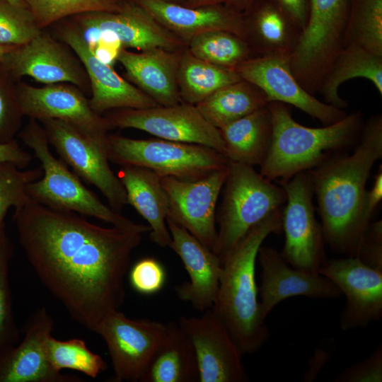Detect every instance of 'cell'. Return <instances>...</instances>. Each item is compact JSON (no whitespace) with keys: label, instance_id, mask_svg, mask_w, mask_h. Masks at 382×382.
<instances>
[{"label":"cell","instance_id":"obj_1","mask_svg":"<svg viewBox=\"0 0 382 382\" xmlns=\"http://www.w3.org/2000/svg\"><path fill=\"white\" fill-rule=\"evenodd\" d=\"M19 243L43 285L92 332L125 299V278L143 233L95 224L30 198L14 208Z\"/></svg>","mask_w":382,"mask_h":382},{"label":"cell","instance_id":"obj_2","mask_svg":"<svg viewBox=\"0 0 382 382\" xmlns=\"http://www.w3.org/2000/svg\"><path fill=\"white\" fill-rule=\"evenodd\" d=\"M352 154H335L308 170L318 203L325 244L337 253L354 257L369 222L364 213L366 185L382 157V116L363 125Z\"/></svg>","mask_w":382,"mask_h":382},{"label":"cell","instance_id":"obj_3","mask_svg":"<svg viewBox=\"0 0 382 382\" xmlns=\"http://www.w3.org/2000/svg\"><path fill=\"white\" fill-rule=\"evenodd\" d=\"M282 208L251 228L221 261L219 288L212 310L243 354L257 352L270 336L261 312L255 262L266 238L282 232Z\"/></svg>","mask_w":382,"mask_h":382},{"label":"cell","instance_id":"obj_4","mask_svg":"<svg viewBox=\"0 0 382 382\" xmlns=\"http://www.w3.org/2000/svg\"><path fill=\"white\" fill-rule=\"evenodd\" d=\"M272 139L260 173L269 180L284 182L296 174L308 171L339 154L359 137L361 113L346 115L339 121L322 127L299 124L288 105L270 102Z\"/></svg>","mask_w":382,"mask_h":382},{"label":"cell","instance_id":"obj_5","mask_svg":"<svg viewBox=\"0 0 382 382\" xmlns=\"http://www.w3.org/2000/svg\"><path fill=\"white\" fill-rule=\"evenodd\" d=\"M18 135L33 150L42 170V177L27 185L26 192L31 199L50 208L95 217L121 229L150 232L149 225L134 223L105 205L64 162L54 157L37 120L29 118Z\"/></svg>","mask_w":382,"mask_h":382},{"label":"cell","instance_id":"obj_6","mask_svg":"<svg viewBox=\"0 0 382 382\" xmlns=\"http://www.w3.org/2000/svg\"><path fill=\"white\" fill-rule=\"evenodd\" d=\"M216 216L219 224L212 251L221 262L248 231L267 216L284 207L286 193L253 166L230 162Z\"/></svg>","mask_w":382,"mask_h":382},{"label":"cell","instance_id":"obj_7","mask_svg":"<svg viewBox=\"0 0 382 382\" xmlns=\"http://www.w3.org/2000/svg\"><path fill=\"white\" fill-rule=\"evenodd\" d=\"M108 158L121 166L142 167L161 176L185 180L203 178L229 163L223 154L199 144L110 134Z\"/></svg>","mask_w":382,"mask_h":382},{"label":"cell","instance_id":"obj_8","mask_svg":"<svg viewBox=\"0 0 382 382\" xmlns=\"http://www.w3.org/2000/svg\"><path fill=\"white\" fill-rule=\"evenodd\" d=\"M307 23L291 54V68L301 86L311 94L321 82L344 37L351 0H308Z\"/></svg>","mask_w":382,"mask_h":382},{"label":"cell","instance_id":"obj_9","mask_svg":"<svg viewBox=\"0 0 382 382\" xmlns=\"http://www.w3.org/2000/svg\"><path fill=\"white\" fill-rule=\"evenodd\" d=\"M286 193L282 211V228L285 235L280 252L293 267L318 272L325 262V240L315 215L313 190L307 171L279 182Z\"/></svg>","mask_w":382,"mask_h":382},{"label":"cell","instance_id":"obj_10","mask_svg":"<svg viewBox=\"0 0 382 382\" xmlns=\"http://www.w3.org/2000/svg\"><path fill=\"white\" fill-rule=\"evenodd\" d=\"M38 122L61 160L81 179L95 186L109 207L121 214L127 204L126 192L110 166L108 146L96 141L66 122L55 119Z\"/></svg>","mask_w":382,"mask_h":382},{"label":"cell","instance_id":"obj_11","mask_svg":"<svg viewBox=\"0 0 382 382\" xmlns=\"http://www.w3.org/2000/svg\"><path fill=\"white\" fill-rule=\"evenodd\" d=\"M72 23L88 43L103 39L118 41L123 48L139 51H179L185 42L133 0L125 1L117 11L77 15Z\"/></svg>","mask_w":382,"mask_h":382},{"label":"cell","instance_id":"obj_12","mask_svg":"<svg viewBox=\"0 0 382 382\" xmlns=\"http://www.w3.org/2000/svg\"><path fill=\"white\" fill-rule=\"evenodd\" d=\"M104 117L113 128L137 129L162 139L208 146L225 155L219 129L207 122L195 105L117 109Z\"/></svg>","mask_w":382,"mask_h":382},{"label":"cell","instance_id":"obj_13","mask_svg":"<svg viewBox=\"0 0 382 382\" xmlns=\"http://www.w3.org/2000/svg\"><path fill=\"white\" fill-rule=\"evenodd\" d=\"M18 103L23 115L37 121L55 119L66 122L96 141L108 146V120L95 112L81 89L71 83L35 87L16 84Z\"/></svg>","mask_w":382,"mask_h":382},{"label":"cell","instance_id":"obj_14","mask_svg":"<svg viewBox=\"0 0 382 382\" xmlns=\"http://www.w3.org/2000/svg\"><path fill=\"white\" fill-rule=\"evenodd\" d=\"M164 328V323L132 319L119 309L102 320L95 332L107 345L113 381L140 382Z\"/></svg>","mask_w":382,"mask_h":382},{"label":"cell","instance_id":"obj_15","mask_svg":"<svg viewBox=\"0 0 382 382\" xmlns=\"http://www.w3.org/2000/svg\"><path fill=\"white\" fill-rule=\"evenodd\" d=\"M228 171V164L195 180L161 177L168 202L167 217L212 250L217 238L216 204Z\"/></svg>","mask_w":382,"mask_h":382},{"label":"cell","instance_id":"obj_16","mask_svg":"<svg viewBox=\"0 0 382 382\" xmlns=\"http://www.w3.org/2000/svg\"><path fill=\"white\" fill-rule=\"evenodd\" d=\"M291 54H276L252 57L235 68L243 80L258 87L270 102L293 105L324 126L335 123L347 113L322 102L306 91L291 68Z\"/></svg>","mask_w":382,"mask_h":382},{"label":"cell","instance_id":"obj_17","mask_svg":"<svg viewBox=\"0 0 382 382\" xmlns=\"http://www.w3.org/2000/svg\"><path fill=\"white\" fill-rule=\"evenodd\" d=\"M178 323L195 349L199 382H247L243 353L212 308L199 317L180 316Z\"/></svg>","mask_w":382,"mask_h":382},{"label":"cell","instance_id":"obj_18","mask_svg":"<svg viewBox=\"0 0 382 382\" xmlns=\"http://www.w3.org/2000/svg\"><path fill=\"white\" fill-rule=\"evenodd\" d=\"M0 64L17 81L30 76L45 85L67 83L80 89L90 85L86 70L73 50L43 31L26 44L15 47Z\"/></svg>","mask_w":382,"mask_h":382},{"label":"cell","instance_id":"obj_19","mask_svg":"<svg viewBox=\"0 0 382 382\" xmlns=\"http://www.w3.org/2000/svg\"><path fill=\"white\" fill-rule=\"evenodd\" d=\"M318 272L329 278L346 298L339 323L342 330L364 328L382 318V270L356 257L326 260Z\"/></svg>","mask_w":382,"mask_h":382},{"label":"cell","instance_id":"obj_20","mask_svg":"<svg viewBox=\"0 0 382 382\" xmlns=\"http://www.w3.org/2000/svg\"><path fill=\"white\" fill-rule=\"evenodd\" d=\"M57 34L73 50L86 70L92 91L88 102L95 112L102 115L117 109H142L158 105L121 77L112 66L98 59L73 23L59 28Z\"/></svg>","mask_w":382,"mask_h":382},{"label":"cell","instance_id":"obj_21","mask_svg":"<svg viewBox=\"0 0 382 382\" xmlns=\"http://www.w3.org/2000/svg\"><path fill=\"white\" fill-rule=\"evenodd\" d=\"M54 320L45 308L35 311L23 328L24 337L0 354V382H81L51 365L47 352Z\"/></svg>","mask_w":382,"mask_h":382},{"label":"cell","instance_id":"obj_22","mask_svg":"<svg viewBox=\"0 0 382 382\" xmlns=\"http://www.w3.org/2000/svg\"><path fill=\"white\" fill-rule=\"evenodd\" d=\"M257 258L261 267L258 296L265 319L277 304L290 297L329 299L342 295L329 278L291 267L274 248L261 245Z\"/></svg>","mask_w":382,"mask_h":382},{"label":"cell","instance_id":"obj_23","mask_svg":"<svg viewBox=\"0 0 382 382\" xmlns=\"http://www.w3.org/2000/svg\"><path fill=\"white\" fill-rule=\"evenodd\" d=\"M166 224L172 238V249L181 259L189 281L177 285L175 291L181 301L200 312L212 308L221 272L218 256L185 228L171 219Z\"/></svg>","mask_w":382,"mask_h":382},{"label":"cell","instance_id":"obj_24","mask_svg":"<svg viewBox=\"0 0 382 382\" xmlns=\"http://www.w3.org/2000/svg\"><path fill=\"white\" fill-rule=\"evenodd\" d=\"M133 1L184 42L214 30L231 32L245 40L243 13L226 6H187L170 0Z\"/></svg>","mask_w":382,"mask_h":382},{"label":"cell","instance_id":"obj_25","mask_svg":"<svg viewBox=\"0 0 382 382\" xmlns=\"http://www.w3.org/2000/svg\"><path fill=\"white\" fill-rule=\"evenodd\" d=\"M181 54L163 49L135 52L122 47L117 61L139 89L158 105L170 106L182 101L177 79Z\"/></svg>","mask_w":382,"mask_h":382},{"label":"cell","instance_id":"obj_26","mask_svg":"<svg viewBox=\"0 0 382 382\" xmlns=\"http://www.w3.org/2000/svg\"><path fill=\"white\" fill-rule=\"evenodd\" d=\"M243 16L255 57L292 53L302 30L276 0H257Z\"/></svg>","mask_w":382,"mask_h":382},{"label":"cell","instance_id":"obj_27","mask_svg":"<svg viewBox=\"0 0 382 382\" xmlns=\"http://www.w3.org/2000/svg\"><path fill=\"white\" fill-rule=\"evenodd\" d=\"M125 187L127 204L148 222L150 238L162 248H170L172 238L166 218L168 207L161 175L139 166H125L117 174Z\"/></svg>","mask_w":382,"mask_h":382},{"label":"cell","instance_id":"obj_28","mask_svg":"<svg viewBox=\"0 0 382 382\" xmlns=\"http://www.w3.org/2000/svg\"><path fill=\"white\" fill-rule=\"evenodd\" d=\"M198 381V364L190 340L178 322L165 323L140 382Z\"/></svg>","mask_w":382,"mask_h":382},{"label":"cell","instance_id":"obj_29","mask_svg":"<svg viewBox=\"0 0 382 382\" xmlns=\"http://www.w3.org/2000/svg\"><path fill=\"white\" fill-rule=\"evenodd\" d=\"M272 131L267 104L219 129L225 156L230 162L260 166L268 154Z\"/></svg>","mask_w":382,"mask_h":382},{"label":"cell","instance_id":"obj_30","mask_svg":"<svg viewBox=\"0 0 382 382\" xmlns=\"http://www.w3.org/2000/svg\"><path fill=\"white\" fill-rule=\"evenodd\" d=\"M358 77L369 80L381 96L382 56L356 45H345L334 58L318 92L326 103L343 110L347 107V102L340 96L338 88L343 82Z\"/></svg>","mask_w":382,"mask_h":382},{"label":"cell","instance_id":"obj_31","mask_svg":"<svg viewBox=\"0 0 382 382\" xmlns=\"http://www.w3.org/2000/svg\"><path fill=\"white\" fill-rule=\"evenodd\" d=\"M268 103L258 87L241 79L219 88L195 106L207 122L219 129Z\"/></svg>","mask_w":382,"mask_h":382},{"label":"cell","instance_id":"obj_32","mask_svg":"<svg viewBox=\"0 0 382 382\" xmlns=\"http://www.w3.org/2000/svg\"><path fill=\"white\" fill-rule=\"evenodd\" d=\"M177 79L181 100L195 105L219 88L241 79L235 70L200 59L188 50L181 54Z\"/></svg>","mask_w":382,"mask_h":382},{"label":"cell","instance_id":"obj_33","mask_svg":"<svg viewBox=\"0 0 382 382\" xmlns=\"http://www.w3.org/2000/svg\"><path fill=\"white\" fill-rule=\"evenodd\" d=\"M189 52L216 66L235 69L255 55L243 37L225 30L207 32L189 41Z\"/></svg>","mask_w":382,"mask_h":382},{"label":"cell","instance_id":"obj_34","mask_svg":"<svg viewBox=\"0 0 382 382\" xmlns=\"http://www.w3.org/2000/svg\"><path fill=\"white\" fill-rule=\"evenodd\" d=\"M347 45L382 56V0H351L344 37Z\"/></svg>","mask_w":382,"mask_h":382},{"label":"cell","instance_id":"obj_35","mask_svg":"<svg viewBox=\"0 0 382 382\" xmlns=\"http://www.w3.org/2000/svg\"><path fill=\"white\" fill-rule=\"evenodd\" d=\"M47 352L52 366L58 371L71 369L94 378L107 369L104 359L91 352L81 339L63 341L51 335L47 340Z\"/></svg>","mask_w":382,"mask_h":382},{"label":"cell","instance_id":"obj_36","mask_svg":"<svg viewBox=\"0 0 382 382\" xmlns=\"http://www.w3.org/2000/svg\"><path fill=\"white\" fill-rule=\"evenodd\" d=\"M40 29L70 16L119 11L125 0H23Z\"/></svg>","mask_w":382,"mask_h":382},{"label":"cell","instance_id":"obj_37","mask_svg":"<svg viewBox=\"0 0 382 382\" xmlns=\"http://www.w3.org/2000/svg\"><path fill=\"white\" fill-rule=\"evenodd\" d=\"M42 175L40 168L25 170L11 163H0V238L6 233L5 216L9 209L30 199L27 185Z\"/></svg>","mask_w":382,"mask_h":382},{"label":"cell","instance_id":"obj_38","mask_svg":"<svg viewBox=\"0 0 382 382\" xmlns=\"http://www.w3.org/2000/svg\"><path fill=\"white\" fill-rule=\"evenodd\" d=\"M13 251V244L5 233L0 238V354L16 345L20 338L9 283V265Z\"/></svg>","mask_w":382,"mask_h":382},{"label":"cell","instance_id":"obj_39","mask_svg":"<svg viewBox=\"0 0 382 382\" xmlns=\"http://www.w3.org/2000/svg\"><path fill=\"white\" fill-rule=\"evenodd\" d=\"M42 31L27 6L0 0V45L21 46Z\"/></svg>","mask_w":382,"mask_h":382},{"label":"cell","instance_id":"obj_40","mask_svg":"<svg viewBox=\"0 0 382 382\" xmlns=\"http://www.w3.org/2000/svg\"><path fill=\"white\" fill-rule=\"evenodd\" d=\"M16 80L0 64V143L15 139L24 116L17 96Z\"/></svg>","mask_w":382,"mask_h":382},{"label":"cell","instance_id":"obj_41","mask_svg":"<svg viewBox=\"0 0 382 382\" xmlns=\"http://www.w3.org/2000/svg\"><path fill=\"white\" fill-rule=\"evenodd\" d=\"M132 287L138 293L151 295L158 292L164 286L166 272L162 264L153 257L138 260L129 271Z\"/></svg>","mask_w":382,"mask_h":382},{"label":"cell","instance_id":"obj_42","mask_svg":"<svg viewBox=\"0 0 382 382\" xmlns=\"http://www.w3.org/2000/svg\"><path fill=\"white\" fill-rule=\"evenodd\" d=\"M336 382H381L382 345L365 359L352 364L338 374Z\"/></svg>","mask_w":382,"mask_h":382},{"label":"cell","instance_id":"obj_43","mask_svg":"<svg viewBox=\"0 0 382 382\" xmlns=\"http://www.w3.org/2000/svg\"><path fill=\"white\" fill-rule=\"evenodd\" d=\"M365 265L382 270V221L370 223L355 256Z\"/></svg>","mask_w":382,"mask_h":382},{"label":"cell","instance_id":"obj_44","mask_svg":"<svg viewBox=\"0 0 382 382\" xmlns=\"http://www.w3.org/2000/svg\"><path fill=\"white\" fill-rule=\"evenodd\" d=\"M33 157L20 146L16 139L6 143H0V163H11L25 169L33 160Z\"/></svg>","mask_w":382,"mask_h":382},{"label":"cell","instance_id":"obj_45","mask_svg":"<svg viewBox=\"0 0 382 382\" xmlns=\"http://www.w3.org/2000/svg\"><path fill=\"white\" fill-rule=\"evenodd\" d=\"M293 21L303 30L309 12L308 0H276Z\"/></svg>","mask_w":382,"mask_h":382},{"label":"cell","instance_id":"obj_46","mask_svg":"<svg viewBox=\"0 0 382 382\" xmlns=\"http://www.w3.org/2000/svg\"><path fill=\"white\" fill-rule=\"evenodd\" d=\"M382 199V167L375 175L371 188L366 191L364 202V213L366 219L370 222L375 209Z\"/></svg>","mask_w":382,"mask_h":382},{"label":"cell","instance_id":"obj_47","mask_svg":"<svg viewBox=\"0 0 382 382\" xmlns=\"http://www.w3.org/2000/svg\"><path fill=\"white\" fill-rule=\"evenodd\" d=\"M257 0H184L180 4L187 6H204L221 5L236 11L243 13L247 11Z\"/></svg>","mask_w":382,"mask_h":382},{"label":"cell","instance_id":"obj_48","mask_svg":"<svg viewBox=\"0 0 382 382\" xmlns=\"http://www.w3.org/2000/svg\"><path fill=\"white\" fill-rule=\"evenodd\" d=\"M330 357L328 352L323 348H318L313 356L308 361V368L303 376L304 381H313L321 369L325 366Z\"/></svg>","mask_w":382,"mask_h":382},{"label":"cell","instance_id":"obj_49","mask_svg":"<svg viewBox=\"0 0 382 382\" xmlns=\"http://www.w3.org/2000/svg\"><path fill=\"white\" fill-rule=\"evenodd\" d=\"M16 46L2 45H0V62L4 57Z\"/></svg>","mask_w":382,"mask_h":382},{"label":"cell","instance_id":"obj_50","mask_svg":"<svg viewBox=\"0 0 382 382\" xmlns=\"http://www.w3.org/2000/svg\"><path fill=\"white\" fill-rule=\"evenodd\" d=\"M11 4L18 6H27L23 0H6ZM28 7V6H27Z\"/></svg>","mask_w":382,"mask_h":382},{"label":"cell","instance_id":"obj_51","mask_svg":"<svg viewBox=\"0 0 382 382\" xmlns=\"http://www.w3.org/2000/svg\"><path fill=\"white\" fill-rule=\"evenodd\" d=\"M170 1H176L181 2V1H184V0H170Z\"/></svg>","mask_w":382,"mask_h":382}]
</instances>
